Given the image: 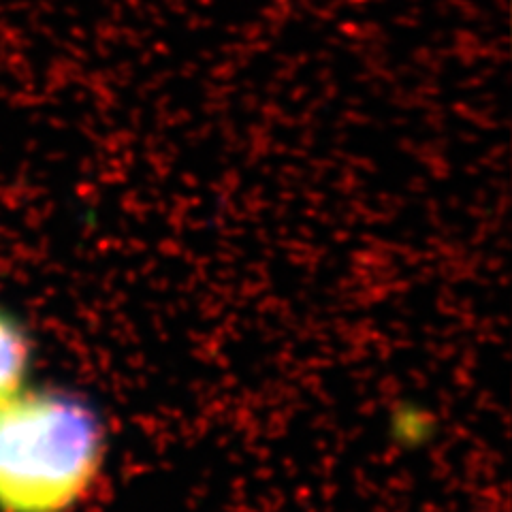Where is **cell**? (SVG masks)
<instances>
[{
    "mask_svg": "<svg viewBox=\"0 0 512 512\" xmlns=\"http://www.w3.org/2000/svg\"><path fill=\"white\" fill-rule=\"evenodd\" d=\"M103 466V429L67 393L22 391L0 408V512H67Z\"/></svg>",
    "mask_w": 512,
    "mask_h": 512,
    "instance_id": "1",
    "label": "cell"
},
{
    "mask_svg": "<svg viewBox=\"0 0 512 512\" xmlns=\"http://www.w3.org/2000/svg\"><path fill=\"white\" fill-rule=\"evenodd\" d=\"M30 350L18 323L0 310V408L24 391Z\"/></svg>",
    "mask_w": 512,
    "mask_h": 512,
    "instance_id": "2",
    "label": "cell"
}]
</instances>
